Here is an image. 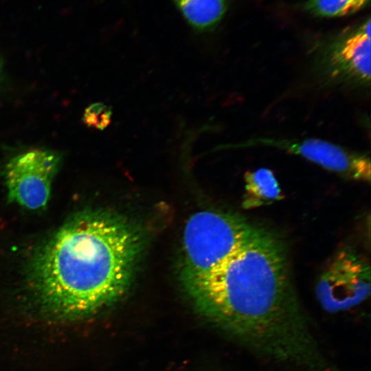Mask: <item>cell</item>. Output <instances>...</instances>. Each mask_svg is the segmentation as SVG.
Returning a JSON list of instances; mask_svg holds the SVG:
<instances>
[{
  "label": "cell",
  "mask_w": 371,
  "mask_h": 371,
  "mask_svg": "<svg viewBox=\"0 0 371 371\" xmlns=\"http://www.w3.org/2000/svg\"><path fill=\"white\" fill-rule=\"evenodd\" d=\"M60 163L58 153L43 149L30 150L11 158L4 169L8 201L32 210L45 207Z\"/></svg>",
  "instance_id": "8992f818"
},
{
  "label": "cell",
  "mask_w": 371,
  "mask_h": 371,
  "mask_svg": "<svg viewBox=\"0 0 371 371\" xmlns=\"http://www.w3.org/2000/svg\"><path fill=\"white\" fill-rule=\"evenodd\" d=\"M186 20L195 30L213 28L227 10V0H172Z\"/></svg>",
  "instance_id": "9c48e42d"
},
{
  "label": "cell",
  "mask_w": 371,
  "mask_h": 371,
  "mask_svg": "<svg viewBox=\"0 0 371 371\" xmlns=\"http://www.w3.org/2000/svg\"><path fill=\"white\" fill-rule=\"evenodd\" d=\"M142 247L139 232L115 214L89 211L71 218L32 262L31 286L41 314L72 321L116 302L129 286Z\"/></svg>",
  "instance_id": "7a4b0ae2"
},
{
  "label": "cell",
  "mask_w": 371,
  "mask_h": 371,
  "mask_svg": "<svg viewBox=\"0 0 371 371\" xmlns=\"http://www.w3.org/2000/svg\"><path fill=\"white\" fill-rule=\"evenodd\" d=\"M183 282L200 314L245 348L308 371H337L301 309L284 246L269 230L254 225L229 256Z\"/></svg>",
  "instance_id": "6da1fadb"
},
{
  "label": "cell",
  "mask_w": 371,
  "mask_h": 371,
  "mask_svg": "<svg viewBox=\"0 0 371 371\" xmlns=\"http://www.w3.org/2000/svg\"><path fill=\"white\" fill-rule=\"evenodd\" d=\"M370 267L359 251L346 247L328 262L315 286L317 299L327 312L350 309L366 300L370 293Z\"/></svg>",
  "instance_id": "277c9868"
},
{
  "label": "cell",
  "mask_w": 371,
  "mask_h": 371,
  "mask_svg": "<svg viewBox=\"0 0 371 371\" xmlns=\"http://www.w3.org/2000/svg\"><path fill=\"white\" fill-rule=\"evenodd\" d=\"M240 146H263L299 155L344 178L370 181V159L366 155L348 150L330 142L316 139H302L260 137L248 140Z\"/></svg>",
  "instance_id": "52a82bcc"
},
{
  "label": "cell",
  "mask_w": 371,
  "mask_h": 371,
  "mask_svg": "<svg viewBox=\"0 0 371 371\" xmlns=\"http://www.w3.org/2000/svg\"><path fill=\"white\" fill-rule=\"evenodd\" d=\"M111 116V106L102 102H96L85 109L82 120L88 126L103 130L110 124Z\"/></svg>",
  "instance_id": "8fae6325"
},
{
  "label": "cell",
  "mask_w": 371,
  "mask_h": 371,
  "mask_svg": "<svg viewBox=\"0 0 371 371\" xmlns=\"http://www.w3.org/2000/svg\"><path fill=\"white\" fill-rule=\"evenodd\" d=\"M369 3L370 0H308L304 8L317 16L339 17L354 14Z\"/></svg>",
  "instance_id": "30bf717a"
},
{
  "label": "cell",
  "mask_w": 371,
  "mask_h": 371,
  "mask_svg": "<svg viewBox=\"0 0 371 371\" xmlns=\"http://www.w3.org/2000/svg\"><path fill=\"white\" fill-rule=\"evenodd\" d=\"M253 227L235 214L201 211L193 214L183 232V281L213 269L245 240Z\"/></svg>",
  "instance_id": "3957f363"
},
{
  "label": "cell",
  "mask_w": 371,
  "mask_h": 371,
  "mask_svg": "<svg viewBox=\"0 0 371 371\" xmlns=\"http://www.w3.org/2000/svg\"><path fill=\"white\" fill-rule=\"evenodd\" d=\"M243 206L253 209L267 205L284 198L279 183L272 170L260 168L245 173Z\"/></svg>",
  "instance_id": "ba28073f"
},
{
  "label": "cell",
  "mask_w": 371,
  "mask_h": 371,
  "mask_svg": "<svg viewBox=\"0 0 371 371\" xmlns=\"http://www.w3.org/2000/svg\"><path fill=\"white\" fill-rule=\"evenodd\" d=\"M370 25L368 19L319 52L315 64L324 82L353 87L370 85Z\"/></svg>",
  "instance_id": "5b68a950"
}]
</instances>
